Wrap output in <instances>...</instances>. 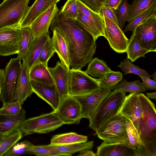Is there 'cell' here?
I'll list each match as a JSON object with an SVG mask.
<instances>
[{
	"label": "cell",
	"instance_id": "6da1fadb",
	"mask_svg": "<svg viewBox=\"0 0 156 156\" xmlns=\"http://www.w3.org/2000/svg\"><path fill=\"white\" fill-rule=\"evenodd\" d=\"M64 38L72 68L81 69L92 60L96 53V40L76 19L66 17L59 11L50 27Z\"/></svg>",
	"mask_w": 156,
	"mask_h": 156
},
{
	"label": "cell",
	"instance_id": "7a4b0ae2",
	"mask_svg": "<svg viewBox=\"0 0 156 156\" xmlns=\"http://www.w3.org/2000/svg\"><path fill=\"white\" fill-rule=\"evenodd\" d=\"M126 97V92L116 89L111 92L102 101L89 127L95 132L107 120L117 115Z\"/></svg>",
	"mask_w": 156,
	"mask_h": 156
},
{
	"label": "cell",
	"instance_id": "3957f363",
	"mask_svg": "<svg viewBox=\"0 0 156 156\" xmlns=\"http://www.w3.org/2000/svg\"><path fill=\"white\" fill-rule=\"evenodd\" d=\"M144 116L140 119L138 133L142 145H156V112L155 105L144 94H139Z\"/></svg>",
	"mask_w": 156,
	"mask_h": 156
},
{
	"label": "cell",
	"instance_id": "277c9868",
	"mask_svg": "<svg viewBox=\"0 0 156 156\" xmlns=\"http://www.w3.org/2000/svg\"><path fill=\"white\" fill-rule=\"evenodd\" d=\"M29 2L30 0H3L0 4V29L20 28Z\"/></svg>",
	"mask_w": 156,
	"mask_h": 156
},
{
	"label": "cell",
	"instance_id": "5b68a950",
	"mask_svg": "<svg viewBox=\"0 0 156 156\" xmlns=\"http://www.w3.org/2000/svg\"><path fill=\"white\" fill-rule=\"evenodd\" d=\"M127 119L118 114L106 121L94 135H97L99 138L106 143H123L128 145V139L126 126Z\"/></svg>",
	"mask_w": 156,
	"mask_h": 156
},
{
	"label": "cell",
	"instance_id": "8992f818",
	"mask_svg": "<svg viewBox=\"0 0 156 156\" xmlns=\"http://www.w3.org/2000/svg\"><path fill=\"white\" fill-rule=\"evenodd\" d=\"M63 124L52 111L26 119L20 129L24 136L35 133H46L55 130Z\"/></svg>",
	"mask_w": 156,
	"mask_h": 156
},
{
	"label": "cell",
	"instance_id": "52a82bcc",
	"mask_svg": "<svg viewBox=\"0 0 156 156\" xmlns=\"http://www.w3.org/2000/svg\"><path fill=\"white\" fill-rule=\"evenodd\" d=\"M70 72L69 88V95H86L101 87L98 79L90 76L84 71L71 69H70Z\"/></svg>",
	"mask_w": 156,
	"mask_h": 156
},
{
	"label": "cell",
	"instance_id": "ba28073f",
	"mask_svg": "<svg viewBox=\"0 0 156 156\" xmlns=\"http://www.w3.org/2000/svg\"><path fill=\"white\" fill-rule=\"evenodd\" d=\"M21 60L18 57L11 59L4 70L0 95V100L3 105L14 101V92L22 65Z\"/></svg>",
	"mask_w": 156,
	"mask_h": 156
},
{
	"label": "cell",
	"instance_id": "9c48e42d",
	"mask_svg": "<svg viewBox=\"0 0 156 156\" xmlns=\"http://www.w3.org/2000/svg\"><path fill=\"white\" fill-rule=\"evenodd\" d=\"M139 44L150 51H156V12L134 30Z\"/></svg>",
	"mask_w": 156,
	"mask_h": 156
},
{
	"label": "cell",
	"instance_id": "30bf717a",
	"mask_svg": "<svg viewBox=\"0 0 156 156\" xmlns=\"http://www.w3.org/2000/svg\"><path fill=\"white\" fill-rule=\"evenodd\" d=\"M63 124H78L82 119L80 105L74 96L69 95L53 111Z\"/></svg>",
	"mask_w": 156,
	"mask_h": 156
},
{
	"label": "cell",
	"instance_id": "8fae6325",
	"mask_svg": "<svg viewBox=\"0 0 156 156\" xmlns=\"http://www.w3.org/2000/svg\"><path fill=\"white\" fill-rule=\"evenodd\" d=\"M112 90V88L101 87L90 94L74 96L80 105L82 118L87 119L89 122H90L102 101Z\"/></svg>",
	"mask_w": 156,
	"mask_h": 156
},
{
	"label": "cell",
	"instance_id": "7c38bea8",
	"mask_svg": "<svg viewBox=\"0 0 156 156\" xmlns=\"http://www.w3.org/2000/svg\"><path fill=\"white\" fill-rule=\"evenodd\" d=\"M104 17V37L108 41L110 47L117 53L126 52L129 40L119 26L108 18Z\"/></svg>",
	"mask_w": 156,
	"mask_h": 156
},
{
	"label": "cell",
	"instance_id": "4fadbf2b",
	"mask_svg": "<svg viewBox=\"0 0 156 156\" xmlns=\"http://www.w3.org/2000/svg\"><path fill=\"white\" fill-rule=\"evenodd\" d=\"M21 39L20 27H7L0 29V56L18 54Z\"/></svg>",
	"mask_w": 156,
	"mask_h": 156
},
{
	"label": "cell",
	"instance_id": "5bb4252c",
	"mask_svg": "<svg viewBox=\"0 0 156 156\" xmlns=\"http://www.w3.org/2000/svg\"><path fill=\"white\" fill-rule=\"evenodd\" d=\"M53 78L58 93V106L64 100L69 96V83L70 69L58 61L54 67H48Z\"/></svg>",
	"mask_w": 156,
	"mask_h": 156
},
{
	"label": "cell",
	"instance_id": "9a60e30c",
	"mask_svg": "<svg viewBox=\"0 0 156 156\" xmlns=\"http://www.w3.org/2000/svg\"><path fill=\"white\" fill-rule=\"evenodd\" d=\"M139 94L130 93L126 96L124 102L118 113L130 120L137 132L140 119L144 116L143 108L139 97Z\"/></svg>",
	"mask_w": 156,
	"mask_h": 156
},
{
	"label": "cell",
	"instance_id": "2e32d148",
	"mask_svg": "<svg viewBox=\"0 0 156 156\" xmlns=\"http://www.w3.org/2000/svg\"><path fill=\"white\" fill-rule=\"evenodd\" d=\"M58 10L56 5H54L41 14L32 23L30 27L33 38L48 32L49 27Z\"/></svg>",
	"mask_w": 156,
	"mask_h": 156
},
{
	"label": "cell",
	"instance_id": "e0dca14e",
	"mask_svg": "<svg viewBox=\"0 0 156 156\" xmlns=\"http://www.w3.org/2000/svg\"><path fill=\"white\" fill-rule=\"evenodd\" d=\"M49 36L48 32L33 38L31 41L26 54L22 58V64L28 72L32 66L38 63L41 48Z\"/></svg>",
	"mask_w": 156,
	"mask_h": 156
},
{
	"label": "cell",
	"instance_id": "ac0fdd59",
	"mask_svg": "<svg viewBox=\"0 0 156 156\" xmlns=\"http://www.w3.org/2000/svg\"><path fill=\"white\" fill-rule=\"evenodd\" d=\"M33 93L48 103L53 109L56 110L58 106L59 100L55 86L42 83L30 80Z\"/></svg>",
	"mask_w": 156,
	"mask_h": 156
},
{
	"label": "cell",
	"instance_id": "d6986e66",
	"mask_svg": "<svg viewBox=\"0 0 156 156\" xmlns=\"http://www.w3.org/2000/svg\"><path fill=\"white\" fill-rule=\"evenodd\" d=\"M97 156H136L135 149L123 143L103 142L97 148Z\"/></svg>",
	"mask_w": 156,
	"mask_h": 156
},
{
	"label": "cell",
	"instance_id": "ffe728a7",
	"mask_svg": "<svg viewBox=\"0 0 156 156\" xmlns=\"http://www.w3.org/2000/svg\"><path fill=\"white\" fill-rule=\"evenodd\" d=\"M60 0H35L34 3L28 7L21 23L20 28L30 26L32 23L41 14L56 5Z\"/></svg>",
	"mask_w": 156,
	"mask_h": 156
},
{
	"label": "cell",
	"instance_id": "44dd1931",
	"mask_svg": "<svg viewBox=\"0 0 156 156\" xmlns=\"http://www.w3.org/2000/svg\"><path fill=\"white\" fill-rule=\"evenodd\" d=\"M33 93L28 72L25 66L22 64L14 92V101H17L22 105L27 98L30 97Z\"/></svg>",
	"mask_w": 156,
	"mask_h": 156
},
{
	"label": "cell",
	"instance_id": "7402d4cb",
	"mask_svg": "<svg viewBox=\"0 0 156 156\" xmlns=\"http://www.w3.org/2000/svg\"><path fill=\"white\" fill-rule=\"evenodd\" d=\"M26 112L23 108L14 115H0V138L20 129L26 120Z\"/></svg>",
	"mask_w": 156,
	"mask_h": 156
},
{
	"label": "cell",
	"instance_id": "603a6c76",
	"mask_svg": "<svg viewBox=\"0 0 156 156\" xmlns=\"http://www.w3.org/2000/svg\"><path fill=\"white\" fill-rule=\"evenodd\" d=\"M48 67V65L42 63H38L34 65L28 72L30 80L55 86L53 78Z\"/></svg>",
	"mask_w": 156,
	"mask_h": 156
},
{
	"label": "cell",
	"instance_id": "cb8c5ba5",
	"mask_svg": "<svg viewBox=\"0 0 156 156\" xmlns=\"http://www.w3.org/2000/svg\"><path fill=\"white\" fill-rule=\"evenodd\" d=\"M52 31L53 35L51 38L55 52L58 54L61 63L70 69L71 65L66 42L63 37L60 34L55 30Z\"/></svg>",
	"mask_w": 156,
	"mask_h": 156
},
{
	"label": "cell",
	"instance_id": "d4e9b609",
	"mask_svg": "<svg viewBox=\"0 0 156 156\" xmlns=\"http://www.w3.org/2000/svg\"><path fill=\"white\" fill-rule=\"evenodd\" d=\"M93 141L85 143H75L67 145H58L50 144L44 145L47 147L58 151L61 155L71 156L73 154L84 149H90L93 147Z\"/></svg>",
	"mask_w": 156,
	"mask_h": 156
},
{
	"label": "cell",
	"instance_id": "484cf974",
	"mask_svg": "<svg viewBox=\"0 0 156 156\" xmlns=\"http://www.w3.org/2000/svg\"><path fill=\"white\" fill-rule=\"evenodd\" d=\"M87 140V136L72 132L54 136L51 139L50 144L58 145H67L85 143Z\"/></svg>",
	"mask_w": 156,
	"mask_h": 156
},
{
	"label": "cell",
	"instance_id": "4316f807",
	"mask_svg": "<svg viewBox=\"0 0 156 156\" xmlns=\"http://www.w3.org/2000/svg\"><path fill=\"white\" fill-rule=\"evenodd\" d=\"M150 52H151L150 51L140 46L135 37L134 31H133L129 40L126 52L127 55V58L133 62L139 58L145 57V54Z\"/></svg>",
	"mask_w": 156,
	"mask_h": 156
},
{
	"label": "cell",
	"instance_id": "83f0119b",
	"mask_svg": "<svg viewBox=\"0 0 156 156\" xmlns=\"http://www.w3.org/2000/svg\"><path fill=\"white\" fill-rule=\"evenodd\" d=\"M111 71L105 61L96 57L93 58L88 63L87 68L84 72L92 76L99 78Z\"/></svg>",
	"mask_w": 156,
	"mask_h": 156
},
{
	"label": "cell",
	"instance_id": "f1b7e54d",
	"mask_svg": "<svg viewBox=\"0 0 156 156\" xmlns=\"http://www.w3.org/2000/svg\"><path fill=\"white\" fill-rule=\"evenodd\" d=\"M156 5V0H133L126 19L129 23L147 9Z\"/></svg>",
	"mask_w": 156,
	"mask_h": 156
},
{
	"label": "cell",
	"instance_id": "f546056e",
	"mask_svg": "<svg viewBox=\"0 0 156 156\" xmlns=\"http://www.w3.org/2000/svg\"><path fill=\"white\" fill-rule=\"evenodd\" d=\"M23 136V133L18 129L0 138V156L4 155L6 152L15 144Z\"/></svg>",
	"mask_w": 156,
	"mask_h": 156
},
{
	"label": "cell",
	"instance_id": "4dcf8cb0",
	"mask_svg": "<svg viewBox=\"0 0 156 156\" xmlns=\"http://www.w3.org/2000/svg\"><path fill=\"white\" fill-rule=\"evenodd\" d=\"M76 20L96 40L100 36L104 37V33L100 29L94 22L82 12L78 11Z\"/></svg>",
	"mask_w": 156,
	"mask_h": 156
},
{
	"label": "cell",
	"instance_id": "1f68e13d",
	"mask_svg": "<svg viewBox=\"0 0 156 156\" xmlns=\"http://www.w3.org/2000/svg\"><path fill=\"white\" fill-rule=\"evenodd\" d=\"M77 3L78 11L87 16L93 21L104 33L105 27L104 17L91 10L80 0H77Z\"/></svg>",
	"mask_w": 156,
	"mask_h": 156
},
{
	"label": "cell",
	"instance_id": "d6a6232c",
	"mask_svg": "<svg viewBox=\"0 0 156 156\" xmlns=\"http://www.w3.org/2000/svg\"><path fill=\"white\" fill-rule=\"evenodd\" d=\"M115 87L114 89L129 92L130 93H140L146 90L140 80L128 82L126 79L120 81Z\"/></svg>",
	"mask_w": 156,
	"mask_h": 156
},
{
	"label": "cell",
	"instance_id": "836d02e7",
	"mask_svg": "<svg viewBox=\"0 0 156 156\" xmlns=\"http://www.w3.org/2000/svg\"><path fill=\"white\" fill-rule=\"evenodd\" d=\"M122 79V74L120 72L112 70L98 80L101 87L113 90L114 89L115 87Z\"/></svg>",
	"mask_w": 156,
	"mask_h": 156
},
{
	"label": "cell",
	"instance_id": "e575fe53",
	"mask_svg": "<svg viewBox=\"0 0 156 156\" xmlns=\"http://www.w3.org/2000/svg\"><path fill=\"white\" fill-rule=\"evenodd\" d=\"M20 30L21 39L17 57L21 60L26 54L33 37L30 26L21 28Z\"/></svg>",
	"mask_w": 156,
	"mask_h": 156
},
{
	"label": "cell",
	"instance_id": "d590c367",
	"mask_svg": "<svg viewBox=\"0 0 156 156\" xmlns=\"http://www.w3.org/2000/svg\"><path fill=\"white\" fill-rule=\"evenodd\" d=\"M126 126L128 139V145L135 149L142 145L138 132L132 122L127 119Z\"/></svg>",
	"mask_w": 156,
	"mask_h": 156
},
{
	"label": "cell",
	"instance_id": "8d00e7d4",
	"mask_svg": "<svg viewBox=\"0 0 156 156\" xmlns=\"http://www.w3.org/2000/svg\"><path fill=\"white\" fill-rule=\"evenodd\" d=\"M155 12L156 5L150 8L129 22L126 26L123 32L124 33L129 31L133 32L138 26Z\"/></svg>",
	"mask_w": 156,
	"mask_h": 156
},
{
	"label": "cell",
	"instance_id": "74e56055",
	"mask_svg": "<svg viewBox=\"0 0 156 156\" xmlns=\"http://www.w3.org/2000/svg\"><path fill=\"white\" fill-rule=\"evenodd\" d=\"M33 144L30 141L25 140L16 143L6 152L5 156H18L26 154H31L28 149Z\"/></svg>",
	"mask_w": 156,
	"mask_h": 156
},
{
	"label": "cell",
	"instance_id": "f35d334b",
	"mask_svg": "<svg viewBox=\"0 0 156 156\" xmlns=\"http://www.w3.org/2000/svg\"><path fill=\"white\" fill-rule=\"evenodd\" d=\"M55 51L53 48L51 38L49 36L42 46L38 59V63L48 65V60L53 56Z\"/></svg>",
	"mask_w": 156,
	"mask_h": 156
},
{
	"label": "cell",
	"instance_id": "ab89813d",
	"mask_svg": "<svg viewBox=\"0 0 156 156\" xmlns=\"http://www.w3.org/2000/svg\"><path fill=\"white\" fill-rule=\"evenodd\" d=\"M118 66L124 72V75L133 73L139 76L142 75L150 76L146 71L141 69L137 66L133 64L127 58L124 59L123 61H121L120 64Z\"/></svg>",
	"mask_w": 156,
	"mask_h": 156
},
{
	"label": "cell",
	"instance_id": "60d3db41",
	"mask_svg": "<svg viewBox=\"0 0 156 156\" xmlns=\"http://www.w3.org/2000/svg\"><path fill=\"white\" fill-rule=\"evenodd\" d=\"M77 0H68L60 12L66 18L76 19L78 11Z\"/></svg>",
	"mask_w": 156,
	"mask_h": 156
},
{
	"label": "cell",
	"instance_id": "b9f144b4",
	"mask_svg": "<svg viewBox=\"0 0 156 156\" xmlns=\"http://www.w3.org/2000/svg\"><path fill=\"white\" fill-rule=\"evenodd\" d=\"M21 105L17 101L3 105L0 108V115L13 116L19 113L22 109Z\"/></svg>",
	"mask_w": 156,
	"mask_h": 156
},
{
	"label": "cell",
	"instance_id": "7bdbcfd3",
	"mask_svg": "<svg viewBox=\"0 0 156 156\" xmlns=\"http://www.w3.org/2000/svg\"><path fill=\"white\" fill-rule=\"evenodd\" d=\"M31 154L39 156H61L56 151L47 147L44 145H32L28 149Z\"/></svg>",
	"mask_w": 156,
	"mask_h": 156
},
{
	"label": "cell",
	"instance_id": "ee69618b",
	"mask_svg": "<svg viewBox=\"0 0 156 156\" xmlns=\"http://www.w3.org/2000/svg\"><path fill=\"white\" fill-rule=\"evenodd\" d=\"M130 8L131 5L127 0H122L117 10L119 26L122 29L124 27Z\"/></svg>",
	"mask_w": 156,
	"mask_h": 156
},
{
	"label": "cell",
	"instance_id": "f6af8a7d",
	"mask_svg": "<svg viewBox=\"0 0 156 156\" xmlns=\"http://www.w3.org/2000/svg\"><path fill=\"white\" fill-rule=\"evenodd\" d=\"M135 150L136 156H156V145H142Z\"/></svg>",
	"mask_w": 156,
	"mask_h": 156
},
{
	"label": "cell",
	"instance_id": "bcb514c9",
	"mask_svg": "<svg viewBox=\"0 0 156 156\" xmlns=\"http://www.w3.org/2000/svg\"><path fill=\"white\" fill-rule=\"evenodd\" d=\"M100 15L103 17H105L110 19L119 26L118 17L113 9L103 4L100 10Z\"/></svg>",
	"mask_w": 156,
	"mask_h": 156
},
{
	"label": "cell",
	"instance_id": "7dc6e473",
	"mask_svg": "<svg viewBox=\"0 0 156 156\" xmlns=\"http://www.w3.org/2000/svg\"><path fill=\"white\" fill-rule=\"evenodd\" d=\"M106 0H80L84 4L91 10L100 14L102 6L105 5Z\"/></svg>",
	"mask_w": 156,
	"mask_h": 156
},
{
	"label": "cell",
	"instance_id": "c3c4849f",
	"mask_svg": "<svg viewBox=\"0 0 156 156\" xmlns=\"http://www.w3.org/2000/svg\"><path fill=\"white\" fill-rule=\"evenodd\" d=\"M143 81L142 83L146 90H156V81L151 80L150 76L144 75L139 76Z\"/></svg>",
	"mask_w": 156,
	"mask_h": 156
},
{
	"label": "cell",
	"instance_id": "681fc988",
	"mask_svg": "<svg viewBox=\"0 0 156 156\" xmlns=\"http://www.w3.org/2000/svg\"><path fill=\"white\" fill-rule=\"evenodd\" d=\"M122 0H106L105 5L108 7L117 10Z\"/></svg>",
	"mask_w": 156,
	"mask_h": 156
},
{
	"label": "cell",
	"instance_id": "f907efd6",
	"mask_svg": "<svg viewBox=\"0 0 156 156\" xmlns=\"http://www.w3.org/2000/svg\"><path fill=\"white\" fill-rule=\"evenodd\" d=\"M78 156H96V154L94 153L90 149H84L80 151Z\"/></svg>",
	"mask_w": 156,
	"mask_h": 156
},
{
	"label": "cell",
	"instance_id": "816d5d0a",
	"mask_svg": "<svg viewBox=\"0 0 156 156\" xmlns=\"http://www.w3.org/2000/svg\"><path fill=\"white\" fill-rule=\"evenodd\" d=\"M4 69H0V95L2 87L4 77Z\"/></svg>",
	"mask_w": 156,
	"mask_h": 156
},
{
	"label": "cell",
	"instance_id": "f5cc1de1",
	"mask_svg": "<svg viewBox=\"0 0 156 156\" xmlns=\"http://www.w3.org/2000/svg\"><path fill=\"white\" fill-rule=\"evenodd\" d=\"M147 97L149 98L156 99V92H155L152 93H147Z\"/></svg>",
	"mask_w": 156,
	"mask_h": 156
},
{
	"label": "cell",
	"instance_id": "db71d44e",
	"mask_svg": "<svg viewBox=\"0 0 156 156\" xmlns=\"http://www.w3.org/2000/svg\"><path fill=\"white\" fill-rule=\"evenodd\" d=\"M150 76H151L153 79V80L156 81V72L155 71L154 73Z\"/></svg>",
	"mask_w": 156,
	"mask_h": 156
}]
</instances>
